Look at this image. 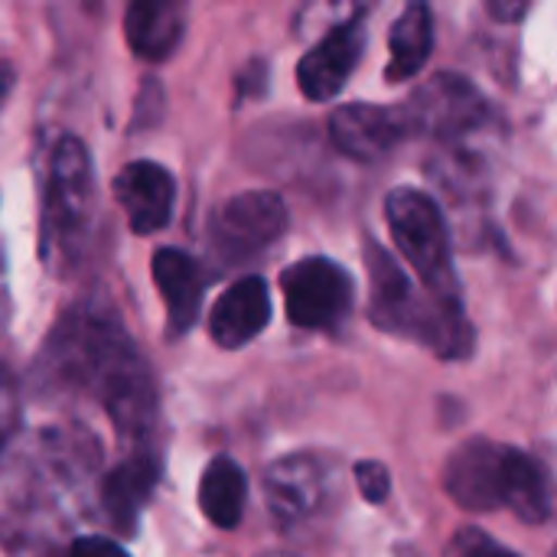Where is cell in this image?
Here are the masks:
<instances>
[{
    "instance_id": "6da1fadb",
    "label": "cell",
    "mask_w": 557,
    "mask_h": 557,
    "mask_svg": "<svg viewBox=\"0 0 557 557\" xmlns=\"http://www.w3.org/2000/svg\"><path fill=\"white\" fill-rule=\"evenodd\" d=\"M59 366L78 385L91 388L127 437L147 434L153 414V385L131 336L111 317H72L69 333L55 336Z\"/></svg>"
},
{
    "instance_id": "7a4b0ae2",
    "label": "cell",
    "mask_w": 557,
    "mask_h": 557,
    "mask_svg": "<svg viewBox=\"0 0 557 557\" xmlns=\"http://www.w3.org/2000/svg\"><path fill=\"white\" fill-rule=\"evenodd\" d=\"M444 490L467 512L509 509L529 525L555 512V490L545 467L519 447L486 437L463 441L444 463Z\"/></svg>"
},
{
    "instance_id": "3957f363",
    "label": "cell",
    "mask_w": 557,
    "mask_h": 557,
    "mask_svg": "<svg viewBox=\"0 0 557 557\" xmlns=\"http://www.w3.org/2000/svg\"><path fill=\"white\" fill-rule=\"evenodd\" d=\"M366 268L372 277L369 320L395 336L428 346L441 359H467L473 352V326L463 310L418 294L401 264L372 238H366Z\"/></svg>"
},
{
    "instance_id": "277c9868",
    "label": "cell",
    "mask_w": 557,
    "mask_h": 557,
    "mask_svg": "<svg viewBox=\"0 0 557 557\" xmlns=\"http://www.w3.org/2000/svg\"><path fill=\"white\" fill-rule=\"evenodd\" d=\"M385 222L401 258L421 277L428 294L444 307L463 310L460 277L450 255V228L441 206L428 193L401 186L385 199Z\"/></svg>"
},
{
    "instance_id": "5b68a950",
    "label": "cell",
    "mask_w": 557,
    "mask_h": 557,
    "mask_svg": "<svg viewBox=\"0 0 557 557\" xmlns=\"http://www.w3.org/2000/svg\"><path fill=\"white\" fill-rule=\"evenodd\" d=\"M95 215V170L88 147L62 134L49 153L46 176V202H42V255L49 258H75L82 242L88 238V225Z\"/></svg>"
},
{
    "instance_id": "8992f818",
    "label": "cell",
    "mask_w": 557,
    "mask_h": 557,
    "mask_svg": "<svg viewBox=\"0 0 557 557\" xmlns=\"http://www.w3.org/2000/svg\"><path fill=\"white\" fill-rule=\"evenodd\" d=\"M287 320L300 330H336L352 310V277L330 258H304L281 274Z\"/></svg>"
},
{
    "instance_id": "52a82bcc",
    "label": "cell",
    "mask_w": 557,
    "mask_h": 557,
    "mask_svg": "<svg viewBox=\"0 0 557 557\" xmlns=\"http://www.w3.org/2000/svg\"><path fill=\"white\" fill-rule=\"evenodd\" d=\"M401 114L411 134H424L434 140H457L463 134H473L490 117V108L470 78L437 72L401 104Z\"/></svg>"
},
{
    "instance_id": "ba28073f",
    "label": "cell",
    "mask_w": 557,
    "mask_h": 557,
    "mask_svg": "<svg viewBox=\"0 0 557 557\" xmlns=\"http://www.w3.org/2000/svg\"><path fill=\"white\" fill-rule=\"evenodd\" d=\"M284 232H287V206L277 193L268 189L232 196L228 202L219 206L209 225L212 248L228 264H242L268 251Z\"/></svg>"
},
{
    "instance_id": "9c48e42d",
    "label": "cell",
    "mask_w": 557,
    "mask_h": 557,
    "mask_svg": "<svg viewBox=\"0 0 557 557\" xmlns=\"http://www.w3.org/2000/svg\"><path fill=\"white\" fill-rule=\"evenodd\" d=\"M264 496L274 522L294 529L326 503V467L310 454H290L264 470Z\"/></svg>"
},
{
    "instance_id": "30bf717a",
    "label": "cell",
    "mask_w": 557,
    "mask_h": 557,
    "mask_svg": "<svg viewBox=\"0 0 557 557\" xmlns=\"http://www.w3.org/2000/svg\"><path fill=\"white\" fill-rule=\"evenodd\" d=\"M408 121L401 108H385V104H343L330 117V140L336 144L339 153L359 160V163H375L388 157L405 137H408Z\"/></svg>"
},
{
    "instance_id": "8fae6325",
    "label": "cell",
    "mask_w": 557,
    "mask_h": 557,
    "mask_svg": "<svg viewBox=\"0 0 557 557\" xmlns=\"http://www.w3.org/2000/svg\"><path fill=\"white\" fill-rule=\"evenodd\" d=\"M366 49V29L362 20H346L336 29H330L297 65V85L310 101H330L336 98L349 75L356 72Z\"/></svg>"
},
{
    "instance_id": "7c38bea8",
    "label": "cell",
    "mask_w": 557,
    "mask_h": 557,
    "mask_svg": "<svg viewBox=\"0 0 557 557\" xmlns=\"http://www.w3.org/2000/svg\"><path fill=\"white\" fill-rule=\"evenodd\" d=\"M114 199L121 202L131 228L137 235H153L166 228L173 219V202H176V183L170 170L150 160L127 163L114 176Z\"/></svg>"
},
{
    "instance_id": "4fadbf2b",
    "label": "cell",
    "mask_w": 557,
    "mask_h": 557,
    "mask_svg": "<svg viewBox=\"0 0 557 557\" xmlns=\"http://www.w3.org/2000/svg\"><path fill=\"white\" fill-rule=\"evenodd\" d=\"M271 323V290L264 277L251 274L235 281L209 313V336L222 349H242Z\"/></svg>"
},
{
    "instance_id": "5bb4252c",
    "label": "cell",
    "mask_w": 557,
    "mask_h": 557,
    "mask_svg": "<svg viewBox=\"0 0 557 557\" xmlns=\"http://www.w3.org/2000/svg\"><path fill=\"white\" fill-rule=\"evenodd\" d=\"M150 274L160 287V297L166 304V333L183 336L193 330L202 310V290L206 277L193 255L180 248H160L150 261Z\"/></svg>"
},
{
    "instance_id": "9a60e30c",
    "label": "cell",
    "mask_w": 557,
    "mask_h": 557,
    "mask_svg": "<svg viewBox=\"0 0 557 557\" xmlns=\"http://www.w3.org/2000/svg\"><path fill=\"white\" fill-rule=\"evenodd\" d=\"M186 33V7L173 0H137L124 13V36L137 59L163 62Z\"/></svg>"
},
{
    "instance_id": "2e32d148",
    "label": "cell",
    "mask_w": 557,
    "mask_h": 557,
    "mask_svg": "<svg viewBox=\"0 0 557 557\" xmlns=\"http://www.w3.org/2000/svg\"><path fill=\"white\" fill-rule=\"evenodd\" d=\"M157 480H160V467H157L153 454H147V450L131 454L117 470L108 473V480L101 486V506L117 532H134L144 506L150 503V496L157 490Z\"/></svg>"
},
{
    "instance_id": "e0dca14e",
    "label": "cell",
    "mask_w": 557,
    "mask_h": 557,
    "mask_svg": "<svg viewBox=\"0 0 557 557\" xmlns=\"http://www.w3.org/2000/svg\"><path fill=\"white\" fill-rule=\"evenodd\" d=\"M434 52V13L428 3H408L388 33V82L414 78Z\"/></svg>"
},
{
    "instance_id": "ac0fdd59",
    "label": "cell",
    "mask_w": 557,
    "mask_h": 557,
    "mask_svg": "<svg viewBox=\"0 0 557 557\" xmlns=\"http://www.w3.org/2000/svg\"><path fill=\"white\" fill-rule=\"evenodd\" d=\"M248 480L232 457H215L199 480V509L215 529H235L245 516Z\"/></svg>"
},
{
    "instance_id": "d6986e66",
    "label": "cell",
    "mask_w": 557,
    "mask_h": 557,
    "mask_svg": "<svg viewBox=\"0 0 557 557\" xmlns=\"http://www.w3.org/2000/svg\"><path fill=\"white\" fill-rule=\"evenodd\" d=\"M20 421V392H16V379L13 372L0 362V454L7 447V441L13 437Z\"/></svg>"
},
{
    "instance_id": "ffe728a7",
    "label": "cell",
    "mask_w": 557,
    "mask_h": 557,
    "mask_svg": "<svg viewBox=\"0 0 557 557\" xmlns=\"http://www.w3.org/2000/svg\"><path fill=\"white\" fill-rule=\"evenodd\" d=\"M356 486H359V493L366 496V503H372V506H382V503L392 496V476H388V470H385L382 463H375V460L356 463Z\"/></svg>"
},
{
    "instance_id": "44dd1931",
    "label": "cell",
    "mask_w": 557,
    "mask_h": 557,
    "mask_svg": "<svg viewBox=\"0 0 557 557\" xmlns=\"http://www.w3.org/2000/svg\"><path fill=\"white\" fill-rule=\"evenodd\" d=\"M454 557H522L516 555L512 548L499 545L493 535L480 532V529H463L454 539Z\"/></svg>"
},
{
    "instance_id": "7402d4cb",
    "label": "cell",
    "mask_w": 557,
    "mask_h": 557,
    "mask_svg": "<svg viewBox=\"0 0 557 557\" xmlns=\"http://www.w3.org/2000/svg\"><path fill=\"white\" fill-rule=\"evenodd\" d=\"M69 557H131L121 545H114L111 539H101V535H82L72 542Z\"/></svg>"
},
{
    "instance_id": "603a6c76",
    "label": "cell",
    "mask_w": 557,
    "mask_h": 557,
    "mask_svg": "<svg viewBox=\"0 0 557 557\" xmlns=\"http://www.w3.org/2000/svg\"><path fill=\"white\" fill-rule=\"evenodd\" d=\"M486 10L496 16V20H522L525 16V10H529V3H499V0H493V3H486Z\"/></svg>"
},
{
    "instance_id": "cb8c5ba5",
    "label": "cell",
    "mask_w": 557,
    "mask_h": 557,
    "mask_svg": "<svg viewBox=\"0 0 557 557\" xmlns=\"http://www.w3.org/2000/svg\"><path fill=\"white\" fill-rule=\"evenodd\" d=\"M10 85H13V72H10L7 65H0V104L7 101V91H10Z\"/></svg>"
},
{
    "instance_id": "d4e9b609",
    "label": "cell",
    "mask_w": 557,
    "mask_h": 557,
    "mask_svg": "<svg viewBox=\"0 0 557 557\" xmlns=\"http://www.w3.org/2000/svg\"><path fill=\"white\" fill-rule=\"evenodd\" d=\"M264 557H290V555H264Z\"/></svg>"
},
{
    "instance_id": "484cf974",
    "label": "cell",
    "mask_w": 557,
    "mask_h": 557,
    "mask_svg": "<svg viewBox=\"0 0 557 557\" xmlns=\"http://www.w3.org/2000/svg\"><path fill=\"white\" fill-rule=\"evenodd\" d=\"M552 557H557V548H555V555H552Z\"/></svg>"
}]
</instances>
